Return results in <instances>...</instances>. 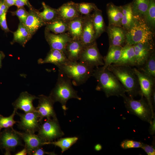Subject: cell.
<instances>
[{
	"instance_id": "8fae6325",
	"label": "cell",
	"mask_w": 155,
	"mask_h": 155,
	"mask_svg": "<svg viewBox=\"0 0 155 155\" xmlns=\"http://www.w3.org/2000/svg\"><path fill=\"white\" fill-rule=\"evenodd\" d=\"M6 128L0 134V146L6 151V154H10V152L19 146H23L21 138L13 128Z\"/></svg>"
},
{
	"instance_id": "8992f818",
	"label": "cell",
	"mask_w": 155,
	"mask_h": 155,
	"mask_svg": "<svg viewBox=\"0 0 155 155\" xmlns=\"http://www.w3.org/2000/svg\"><path fill=\"white\" fill-rule=\"evenodd\" d=\"M123 99L125 107L128 113L134 115L142 120L151 123L155 117L145 98L141 96V98L136 100L125 94L122 96Z\"/></svg>"
},
{
	"instance_id": "8d00e7d4",
	"label": "cell",
	"mask_w": 155,
	"mask_h": 155,
	"mask_svg": "<svg viewBox=\"0 0 155 155\" xmlns=\"http://www.w3.org/2000/svg\"><path fill=\"white\" fill-rule=\"evenodd\" d=\"M17 111V110L14 109L12 114L8 117H4L0 115V125L2 128H13L14 125L17 122L14 120Z\"/></svg>"
},
{
	"instance_id": "4dcf8cb0",
	"label": "cell",
	"mask_w": 155,
	"mask_h": 155,
	"mask_svg": "<svg viewBox=\"0 0 155 155\" xmlns=\"http://www.w3.org/2000/svg\"><path fill=\"white\" fill-rule=\"evenodd\" d=\"M68 22L58 18L47 24L45 30L51 31L56 34L64 33L68 30Z\"/></svg>"
},
{
	"instance_id": "5b68a950",
	"label": "cell",
	"mask_w": 155,
	"mask_h": 155,
	"mask_svg": "<svg viewBox=\"0 0 155 155\" xmlns=\"http://www.w3.org/2000/svg\"><path fill=\"white\" fill-rule=\"evenodd\" d=\"M71 80L72 84L78 86L85 83L92 75L94 67L79 61H69L57 67Z\"/></svg>"
},
{
	"instance_id": "836d02e7",
	"label": "cell",
	"mask_w": 155,
	"mask_h": 155,
	"mask_svg": "<svg viewBox=\"0 0 155 155\" xmlns=\"http://www.w3.org/2000/svg\"><path fill=\"white\" fill-rule=\"evenodd\" d=\"M149 0H133L131 2L134 15L144 17L147 10Z\"/></svg>"
},
{
	"instance_id": "ab89813d",
	"label": "cell",
	"mask_w": 155,
	"mask_h": 155,
	"mask_svg": "<svg viewBox=\"0 0 155 155\" xmlns=\"http://www.w3.org/2000/svg\"><path fill=\"white\" fill-rule=\"evenodd\" d=\"M6 13L7 12H5L0 16V26L5 32H8L10 31V30L7 24Z\"/></svg>"
},
{
	"instance_id": "60d3db41",
	"label": "cell",
	"mask_w": 155,
	"mask_h": 155,
	"mask_svg": "<svg viewBox=\"0 0 155 155\" xmlns=\"http://www.w3.org/2000/svg\"><path fill=\"white\" fill-rule=\"evenodd\" d=\"M148 155H155V149L154 146L143 143L141 148Z\"/></svg>"
},
{
	"instance_id": "4316f807",
	"label": "cell",
	"mask_w": 155,
	"mask_h": 155,
	"mask_svg": "<svg viewBox=\"0 0 155 155\" xmlns=\"http://www.w3.org/2000/svg\"><path fill=\"white\" fill-rule=\"evenodd\" d=\"M13 34V42L18 43L24 47L32 36L24 24L20 22L17 30Z\"/></svg>"
},
{
	"instance_id": "9c48e42d",
	"label": "cell",
	"mask_w": 155,
	"mask_h": 155,
	"mask_svg": "<svg viewBox=\"0 0 155 155\" xmlns=\"http://www.w3.org/2000/svg\"><path fill=\"white\" fill-rule=\"evenodd\" d=\"M133 68L138 79L140 95L145 98L152 113H154L152 95L155 88V79L145 75L136 68Z\"/></svg>"
},
{
	"instance_id": "ffe728a7",
	"label": "cell",
	"mask_w": 155,
	"mask_h": 155,
	"mask_svg": "<svg viewBox=\"0 0 155 155\" xmlns=\"http://www.w3.org/2000/svg\"><path fill=\"white\" fill-rule=\"evenodd\" d=\"M24 24L30 33L33 35L41 27L46 25L38 15V11L31 6Z\"/></svg>"
},
{
	"instance_id": "7c38bea8",
	"label": "cell",
	"mask_w": 155,
	"mask_h": 155,
	"mask_svg": "<svg viewBox=\"0 0 155 155\" xmlns=\"http://www.w3.org/2000/svg\"><path fill=\"white\" fill-rule=\"evenodd\" d=\"M38 97V103L36 109L39 116L41 123L43 119L45 117L46 119H57L53 107L55 103L50 97L43 94L39 95Z\"/></svg>"
},
{
	"instance_id": "9a60e30c",
	"label": "cell",
	"mask_w": 155,
	"mask_h": 155,
	"mask_svg": "<svg viewBox=\"0 0 155 155\" xmlns=\"http://www.w3.org/2000/svg\"><path fill=\"white\" fill-rule=\"evenodd\" d=\"M38 99V97L32 95L27 91L22 92L19 97L12 104L14 109H19L24 113L36 111V108L33 104V102Z\"/></svg>"
},
{
	"instance_id": "b9f144b4",
	"label": "cell",
	"mask_w": 155,
	"mask_h": 155,
	"mask_svg": "<svg viewBox=\"0 0 155 155\" xmlns=\"http://www.w3.org/2000/svg\"><path fill=\"white\" fill-rule=\"evenodd\" d=\"M45 154L48 155H56L54 152L45 151L41 147L38 148L33 151L31 154L32 155H43Z\"/></svg>"
},
{
	"instance_id": "4fadbf2b",
	"label": "cell",
	"mask_w": 155,
	"mask_h": 155,
	"mask_svg": "<svg viewBox=\"0 0 155 155\" xmlns=\"http://www.w3.org/2000/svg\"><path fill=\"white\" fill-rule=\"evenodd\" d=\"M45 37L50 49L59 50L65 53L67 43L72 39L68 33L55 34L45 30Z\"/></svg>"
},
{
	"instance_id": "44dd1931",
	"label": "cell",
	"mask_w": 155,
	"mask_h": 155,
	"mask_svg": "<svg viewBox=\"0 0 155 155\" xmlns=\"http://www.w3.org/2000/svg\"><path fill=\"white\" fill-rule=\"evenodd\" d=\"M69 61L65 54L63 51L57 49H50L45 58L39 59L38 62V64H40L51 63L58 67Z\"/></svg>"
},
{
	"instance_id": "c3c4849f",
	"label": "cell",
	"mask_w": 155,
	"mask_h": 155,
	"mask_svg": "<svg viewBox=\"0 0 155 155\" xmlns=\"http://www.w3.org/2000/svg\"><path fill=\"white\" fill-rule=\"evenodd\" d=\"M5 57V55L4 53L2 51H0V68L2 67V60Z\"/></svg>"
},
{
	"instance_id": "f6af8a7d",
	"label": "cell",
	"mask_w": 155,
	"mask_h": 155,
	"mask_svg": "<svg viewBox=\"0 0 155 155\" xmlns=\"http://www.w3.org/2000/svg\"><path fill=\"white\" fill-rule=\"evenodd\" d=\"M149 131V133L151 135H153L155 132V117L153 119L151 123L150 124Z\"/></svg>"
},
{
	"instance_id": "816d5d0a",
	"label": "cell",
	"mask_w": 155,
	"mask_h": 155,
	"mask_svg": "<svg viewBox=\"0 0 155 155\" xmlns=\"http://www.w3.org/2000/svg\"><path fill=\"white\" fill-rule=\"evenodd\" d=\"M1 128L2 127H1V126L0 125V131Z\"/></svg>"
},
{
	"instance_id": "2e32d148",
	"label": "cell",
	"mask_w": 155,
	"mask_h": 155,
	"mask_svg": "<svg viewBox=\"0 0 155 155\" xmlns=\"http://www.w3.org/2000/svg\"><path fill=\"white\" fill-rule=\"evenodd\" d=\"M136 66L139 68L146 61L155 50L154 43H139L133 45Z\"/></svg>"
},
{
	"instance_id": "3957f363",
	"label": "cell",
	"mask_w": 155,
	"mask_h": 155,
	"mask_svg": "<svg viewBox=\"0 0 155 155\" xmlns=\"http://www.w3.org/2000/svg\"><path fill=\"white\" fill-rule=\"evenodd\" d=\"M107 68L116 76L129 96L134 98L141 94L138 78L131 67L112 64Z\"/></svg>"
},
{
	"instance_id": "681fc988",
	"label": "cell",
	"mask_w": 155,
	"mask_h": 155,
	"mask_svg": "<svg viewBox=\"0 0 155 155\" xmlns=\"http://www.w3.org/2000/svg\"><path fill=\"white\" fill-rule=\"evenodd\" d=\"M152 100L153 104V106L154 107V106H155V88H154L152 95Z\"/></svg>"
},
{
	"instance_id": "83f0119b",
	"label": "cell",
	"mask_w": 155,
	"mask_h": 155,
	"mask_svg": "<svg viewBox=\"0 0 155 155\" xmlns=\"http://www.w3.org/2000/svg\"><path fill=\"white\" fill-rule=\"evenodd\" d=\"M122 47L112 46H109L106 56L103 58L104 68H107L110 65L116 63L119 59L121 54Z\"/></svg>"
},
{
	"instance_id": "1f68e13d",
	"label": "cell",
	"mask_w": 155,
	"mask_h": 155,
	"mask_svg": "<svg viewBox=\"0 0 155 155\" xmlns=\"http://www.w3.org/2000/svg\"><path fill=\"white\" fill-rule=\"evenodd\" d=\"M138 69L145 75L155 79V51L151 53L145 63Z\"/></svg>"
},
{
	"instance_id": "603a6c76",
	"label": "cell",
	"mask_w": 155,
	"mask_h": 155,
	"mask_svg": "<svg viewBox=\"0 0 155 155\" xmlns=\"http://www.w3.org/2000/svg\"><path fill=\"white\" fill-rule=\"evenodd\" d=\"M84 48L79 40L72 38L66 45L65 54L69 61H78Z\"/></svg>"
},
{
	"instance_id": "7a4b0ae2",
	"label": "cell",
	"mask_w": 155,
	"mask_h": 155,
	"mask_svg": "<svg viewBox=\"0 0 155 155\" xmlns=\"http://www.w3.org/2000/svg\"><path fill=\"white\" fill-rule=\"evenodd\" d=\"M154 30L147 24L143 17L134 15L133 23L126 31V44L154 43Z\"/></svg>"
},
{
	"instance_id": "f907efd6",
	"label": "cell",
	"mask_w": 155,
	"mask_h": 155,
	"mask_svg": "<svg viewBox=\"0 0 155 155\" xmlns=\"http://www.w3.org/2000/svg\"><path fill=\"white\" fill-rule=\"evenodd\" d=\"M102 148L101 145L100 144H96L94 147V149L96 151H99L101 150Z\"/></svg>"
},
{
	"instance_id": "f546056e",
	"label": "cell",
	"mask_w": 155,
	"mask_h": 155,
	"mask_svg": "<svg viewBox=\"0 0 155 155\" xmlns=\"http://www.w3.org/2000/svg\"><path fill=\"white\" fill-rule=\"evenodd\" d=\"M43 9L42 12L38 13L46 25L58 18L57 9L52 8L44 2L42 3Z\"/></svg>"
},
{
	"instance_id": "5bb4252c",
	"label": "cell",
	"mask_w": 155,
	"mask_h": 155,
	"mask_svg": "<svg viewBox=\"0 0 155 155\" xmlns=\"http://www.w3.org/2000/svg\"><path fill=\"white\" fill-rule=\"evenodd\" d=\"M83 16V28L80 40L84 47L96 41V39L92 14Z\"/></svg>"
},
{
	"instance_id": "f1b7e54d",
	"label": "cell",
	"mask_w": 155,
	"mask_h": 155,
	"mask_svg": "<svg viewBox=\"0 0 155 155\" xmlns=\"http://www.w3.org/2000/svg\"><path fill=\"white\" fill-rule=\"evenodd\" d=\"M123 13L121 26L126 31L132 25L134 21V15L131 3L121 6Z\"/></svg>"
},
{
	"instance_id": "30bf717a",
	"label": "cell",
	"mask_w": 155,
	"mask_h": 155,
	"mask_svg": "<svg viewBox=\"0 0 155 155\" xmlns=\"http://www.w3.org/2000/svg\"><path fill=\"white\" fill-rule=\"evenodd\" d=\"M20 118L18 125L25 132L35 133L37 131L40 124V117L36 111L20 113L16 112Z\"/></svg>"
},
{
	"instance_id": "484cf974",
	"label": "cell",
	"mask_w": 155,
	"mask_h": 155,
	"mask_svg": "<svg viewBox=\"0 0 155 155\" xmlns=\"http://www.w3.org/2000/svg\"><path fill=\"white\" fill-rule=\"evenodd\" d=\"M83 22V16L80 15L68 22V34L72 39L80 40Z\"/></svg>"
},
{
	"instance_id": "cb8c5ba5",
	"label": "cell",
	"mask_w": 155,
	"mask_h": 155,
	"mask_svg": "<svg viewBox=\"0 0 155 155\" xmlns=\"http://www.w3.org/2000/svg\"><path fill=\"white\" fill-rule=\"evenodd\" d=\"M106 12L108 19V25L121 26L123 13L121 6H117L112 3L106 5Z\"/></svg>"
},
{
	"instance_id": "52a82bcc",
	"label": "cell",
	"mask_w": 155,
	"mask_h": 155,
	"mask_svg": "<svg viewBox=\"0 0 155 155\" xmlns=\"http://www.w3.org/2000/svg\"><path fill=\"white\" fill-rule=\"evenodd\" d=\"M40 124L38 131V135L45 142L53 141L64 135L60 128L57 119H46Z\"/></svg>"
},
{
	"instance_id": "e0dca14e",
	"label": "cell",
	"mask_w": 155,
	"mask_h": 155,
	"mask_svg": "<svg viewBox=\"0 0 155 155\" xmlns=\"http://www.w3.org/2000/svg\"><path fill=\"white\" fill-rule=\"evenodd\" d=\"M106 31L108 37L109 46L123 47L126 44V30L122 27L108 25Z\"/></svg>"
},
{
	"instance_id": "7dc6e473",
	"label": "cell",
	"mask_w": 155,
	"mask_h": 155,
	"mask_svg": "<svg viewBox=\"0 0 155 155\" xmlns=\"http://www.w3.org/2000/svg\"><path fill=\"white\" fill-rule=\"evenodd\" d=\"M28 152L26 149L24 148L16 154L15 155H26L28 154Z\"/></svg>"
},
{
	"instance_id": "e575fe53",
	"label": "cell",
	"mask_w": 155,
	"mask_h": 155,
	"mask_svg": "<svg viewBox=\"0 0 155 155\" xmlns=\"http://www.w3.org/2000/svg\"><path fill=\"white\" fill-rule=\"evenodd\" d=\"M143 18L147 24L154 29L155 27V0H149Z\"/></svg>"
},
{
	"instance_id": "f35d334b",
	"label": "cell",
	"mask_w": 155,
	"mask_h": 155,
	"mask_svg": "<svg viewBox=\"0 0 155 155\" xmlns=\"http://www.w3.org/2000/svg\"><path fill=\"white\" fill-rule=\"evenodd\" d=\"M11 13L12 15H16L18 17L20 22L24 24L28 12L23 7L18 8L16 11L11 12Z\"/></svg>"
},
{
	"instance_id": "d590c367",
	"label": "cell",
	"mask_w": 155,
	"mask_h": 155,
	"mask_svg": "<svg viewBox=\"0 0 155 155\" xmlns=\"http://www.w3.org/2000/svg\"><path fill=\"white\" fill-rule=\"evenodd\" d=\"M77 10L80 15L86 16L91 14V13L97 8L93 3L81 2L76 3Z\"/></svg>"
},
{
	"instance_id": "277c9868",
	"label": "cell",
	"mask_w": 155,
	"mask_h": 155,
	"mask_svg": "<svg viewBox=\"0 0 155 155\" xmlns=\"http://www.w3.org/2000/svg\"><path fill=\"white\" fill-rule=\"evenodd\" d=\"M72 85L71 80L59 70L56 84L49 96L54 103L59 102L61 104L64 112L67 109L66 103L69 100L73 98L81 99Z\"/></svg>"
},
{
	"instance_id": "ee69618b",
	"label": "cell",
	"mask_w": 155,
	"mask_h": 155,
	"mask_svg": "<svg viewBox=\"0 0 155 155\" xmlns=\"http://www.w3.org/2000/svg\"><path fill=\"white\" fill-rule=\"evenodd\" d=\"M9 7L4 0H0V16L7 11Z\"/></svg>"
},
{
	"instance_id": "ac0fdd59",
	"label": "cell",
	"mask_w": 155,
	"mask_h": 155,
	"mask_svg": "<svg viewBox=\"0 0 155 155\" xmlns=\"http://www.w3.org/2000/svg\"><path fill=\"white\" fill-rule=\"evenodd\" d=\"M16 131L25 142L24 146L27 150L28 154L30 155L34 150L44 145L45 142L37 135Z\"/></svg>"
},
{
	"instance_id": "7402d4cb",
	"label": "cell",
	"mask_w": 155,
	"mask_h": 155,
	"mask_svg": "<svg viewBox=\"0 0 155 155\" xmlns=\"http://www.w3.org/2000/svg\"><path fill=\"white\" fill-rule=\"evenodd\" d=\"M116 65L136 66V61L133 45L125 44L122 47L120 57Z\"/></svg>"
},
{
	"instance_id": "bcb514c9",
	"label": "cell",
	"mask_w": 155,
	"mask_h": 155,
	"mask_svg": "<svg viewBox=\"0 0 155 155\" xmlns=\"http://www.w3.org/2000/svg\"><path fill=\"white\" fill-rule=\"evenodd\" d=\"M6 4L9 8L10 7L15 5L16 0H4Z\"/></svg>"
},
{
	"instance_id": "6da1fadb",
	"label": "cell",
	"mask_w": 155,
	"mask_h": 155,
	"mask_svg": "<svg viewBox=\"0 0 155 155\" xmlns=\"http://www.w3.org/2000/svg\"><path fill=\"white\" fill-rule=\"evenodd\" d=\"M97 84L96 90L104 92L106 96H122L126 91L116 76L107 68L97 67L94 69L92 75Z\"/></svg>"
},
{
	"instance_id": "d6a6232c",
	"label": "cell",
	"mask_w": 155,
	"mask_h": 155,
	"mask_svg": "<svg viewBox=\"0 0 155 155\" xmlns=\"http://www.w3.org/2000/svg\"><path fill=\"white\" fill-rule=\"evenodd\" d=\"M78 140V138L76 137H65L60 138L57 141L45 142L44 144H51L59 147L63 153L75 144Z\"/></svg>"
},
{
	"instance_id": "ba28073f",
	"label": "cell",
	"mask_w": 155,
	"mask_h": 155,
	"mask_svg": "<svg viewBox=\"0 0 155 155\" xmlns=\"http://www.w3.org/2000/svg\"><path fill=\"white\" fill-rule=\"evenodd\" d=\"M78 61L94 67L104 65L103 57L99 51L96 41L84 47Z\"/></svg>"
},
{
	"instance_id": "d4e9b609",
	"label": "cell",
	"mask_w": 155,
	"mask_h": 155,
	"mask_svg": "<svg viewBox=\"0 0 155 155\" xmlns=\"http://www.w3.org/2000/svg\"><path fill=\"white\" fill-rule=\"evenodd\" d=\"M93 24L96 40L106 30L101 10L96 8L92 14Z\"/></svg>"
},
{
	"instance_id": "7bdbcfd3",
	"label": "cell",
	"mask_w": 155,
	"mask_h": 155,
	"mask_svg": "<svg viewBox=\"0 0 155 155\" xmlns=\"http://www.w3.org/2000/svg\"><path fill=\"white\" fill-rule=\"evenodd\" d=\"M15 5L18 8L23 7L25 5H27L29 7L31 6L29 0H16Z\"/></svg>"
},
{
	"instance_id": "74e56055",
	"label": "cell",
	"mask_w": 155,
	"mask_h": 155,
	"mask_svg": "<svg viewBox=\"0 0 155 155\" xmlns=\"http://www.w3.org/2000/svg\"><path fill=\"white\" fill-rule=\"evenodd\" d=\"M143 143L133 140L126 139L122 141L120 144L121 147L124 149L141 148Z\"/></svg>"
},
{
	"instance_id": "d6986e66",
	"label": "cell",
	"mask_w": 155,
	"mask_h": 155,
	"mask_svg": "<svg viewBox=\"0 0 155 155\" xmlns=\"http://www.w3.org/2000/svg\"><path fill=\"white\" fill-rule=\"evenodd\" d=\"M57 10L58 18L67 22L81 15L77 10L76 3L72 1L63 4Z\"/></svg>"
}]
</instances>
